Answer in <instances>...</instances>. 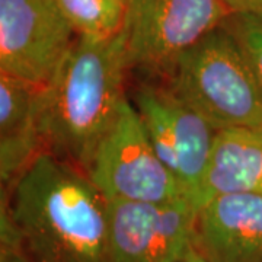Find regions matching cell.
<instances>
[{"mask_svg":"<svg viewBox=\"0 0 262 262\" xmlns=\"http://www.w3.org/2000/svg\"><path fill=\"white\" fill-rule=\"evenodd\" d=\"M162 82L217 131L262 125L261 88L244 48L225 25L185 51Z\"/></svg>","mask_w":262,"mask_h":262,"instance_id":"obj_3","label":"cell"},{"mask_svg":"<svg viewBox=\"0 0 262 262\" xmlns=\"http://www.w3.org/2000/svg\"><path fill=\"white\" fill-rule=\"evenodd\" d=\"M130 73L124 32L77 37L53 82L41 95L44 150L83 170L117 118Z\"/></svg>","mask_w":262,"mask_h":262,"instance_id":"obj_2","label":"cell"},{"mask_svg":"<svg viewBox=\"0 0 262 262\" xmlns=\"http://www.w3.org/2000/svg\"><path fill=\"white\" fill-rule=\"evenodd\" d=\"M0 262H34L15 225L5 196L0 208Z\"/></svg>","mask_w":262,"mask_h":262,"instance_id":"obj_14","label":"cell"},{"mask_svg":"<svg viewBox=\"0 0 262 262\" xmlns=\"http://www.w3.org/2000/svg\"><path fill=\"white\" fill-rule=\"evenodd\" d=\"M175 262H207L204 259V256L196 251V248L192 245V242H189L187 245V248L184 249V252L179 255V258Z\"/></svg>","mask_w":262,"mask_h":262,"instance_id":"obj_16","label":"cell"},{"mask_svg":"<svg viewBox=\"0 0 262 262\" xmlns=\"http://www.w3.org/2000/svg\"><path fill=\"white\" fill-rule=\"evenodd\" d=\"M195 213L188 198L108 201V262H175L191 242Z\"/></svg>","mask_w":262,"mask_h":262,"instance_id":"obj_8","label":"cell"},{"mask_svg":"<svg viewBox=\"0 0 262 262\" xmlns=\"http://www.w3.org/2000/svg\"><path fill=\"white\" fill-rule=\"evenodd\" d=\"M230 15H249L262 18V0H220Z\"/></svg>","mask_w":262,"mask_h":262,"instance_id":"obj_15","label":"cell"},{"mask_svg":"<svg viewBox=\"0 0 262 262\" xmlns=\"http://www.w3.org/2000/svg\"><path fill=\"white\" fill-rule=\"evenodd\" d=\"M128 98L158 156L192 203L219 131L162 80H141Z\"/></svg>","mask_w":262,"mask_h":262,"instance_id":"obj_6","label":"cell"},{"mask_svg":"<svg viewBox=\"0 0 262 262\" xmlns=\"http://www.w3.org/2000/svg\"><path fill=\"white\" fill-rule=\"evenodd\" d=\"M76 39L54 0H0V75L47 88Z\"/></svg>","mask_w":262,"mask_h":262,"instance_id":"obj_7","label":"cell"},{"mask_svg":"<svg viewBox=\"0 0 262 262\" xmlns=\"http://www.w3.org/2000/svg\"><path fill=\"white\" fill-rule=\"evenodd\" d=\"M223 25L233 34L244 48L262 91V18L230 15Z\"/></svg>","mask_w":262,"mask_h":262,"instance_id":"obj_13","label":"cell"},{"mask_svg":"<svg viewBox=\"0 0 262 262\" xmlns=\"http://www.w3.org/2000/svg\"><path fill=\"white\" fill-rule=\"evenodd\" d=\"M86 175L108 201L165 204L187 198L158 156L128 96L95 150Z\"/></svg>","mask_w":262,"mask_h":262,"instance_id":"obj_5","label":"cell"},{"mask_svg":"<svg viewBox=\"0 0 262 262\" xmlns=\"http://www.w3.org/2000/svg\"><path fill=\"white\" fill-rule=\"evenodd\" d=\"M42 89L0 75V179L6 191L46 151L39 124Z\"/></svg>","mask_w":262,"mask_h":262,"instance_id":"obj_10","label":"cell"},{"mask_svg":"<svg viewBox=\"0 0 262 262\" xmlns=\"http://www.w3.org/2000/svg\"><path fill=\"white\" fill-rule=\"evenodd\" d=\"M6 192L34 262H108V200L83 170L42 151Z\"/></svg>","mask_w":262,"mask_h":262,"instance_id":"obj_1","label":"cell"},{"mask_svg":"<svg viewBox=\"0 0 262 262\" xmlns=\"http://www.w3.org/2000/svg\"><path fill=\"white\" fill-rule=\"evenodd\" d=\"M220 194L262 195V125L217 133L211 159L192 204L198 208Z\"/></svg>","mask_w":262,"mask_h":262,"instance_id":"obj_11","label":"cell"},{"mask_svg":"<svg viewBox=\"0 0 262 262\" xmlns=\"http://www.w3.org/2000/svg\"><path fill=\"white\" fill-rule=\"evenodd\" d=\"M191 242L207 262H262V195L220 194L196 208Z\"/></svg>","mask_w":262,"mask_h":262,"instance_id":"obj_9","label":"cell"},{"mask_svg":"<svg viewBox=\"0 0 262 262\" xmlns=\"http://www.w3.org/2000/svg\"><path fill=\"white\" fill-rule=\"evenodd\" d=\"M229 16L220 0H127L122 32L130 73L163 80L179 57Z\"/></svg>","mask_w":262,"mask_h":262,"instance_id":"obj_4","label":"cell"},{"mask_svg":"<svg viewBox=\"0 0 262 262\" xmlns=\"http://www.w3.org/2000/svg\"><path fill=\"white\" fill-rule=\"evenodd\" d=\"M77 37L111 38L124 28L127 0H54Z\"/></svg>","mask_w":262,"mask_h":262,"instance_id":"obj_12","label":"cell"}]
</instances>
